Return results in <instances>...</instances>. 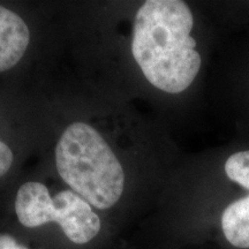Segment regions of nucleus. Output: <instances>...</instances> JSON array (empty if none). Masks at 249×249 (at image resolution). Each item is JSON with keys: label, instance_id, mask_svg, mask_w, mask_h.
<instances>
[{"label": "nucleus", "instance_id": "obj_4", "mask_svg": "<svg viewBox=\"0 0 249 249\" xmlns=\"http://www.w3.org/2000/svg\"><path fill=\"white\" fill-rule=\"evenodd\" d=\"M230 180L249 191V150L230 156L225 163ZM224 235L234 247L249 249V194L232 202L222 214Z\"/></svg>", "mask_w": 249, "mask_h": 249}, {"label": "nucleus", "instance_id": "obj_3", "mask_svg": "<svg viewBox=\"0 0 249 249\" xmlns=\"http://www.w3.org/2000/svg\"><path fill=\"white\" fill-rule=\"evenodd\" d=\"M14 207L18 222L24 227L57 223L68 240L76 245L88 244L101 231L98 214L71 189L52 197L44 183L28 181L18 188Z\"/></svg>", "mask_w": 249, "mask_h": 249}, {"label": "nucleus", "instance_id": "obj_1", "mask_svg": "<svg viewBox=\"0 0 249 249\" xmlns=\"http://www.w3.org/2000/svg\"><path fill=\"white\" fill-rule=\"evenodd\" d=\"M194 18L185 1L148 0L134 18L132 54L148 82L167 93L188 88L201 68L191 33Z\"/></svg>", "mask_w": 249, "mask_h": 249}, {"label": "nucleus", "instance_id": "obj_5", "mask_svg": "<svg viewBox=\"0 0 249 249\" xmlns=\"http://www.w3.org/2000/svg\"><path fill=\"white\" fill-rule=\"evenodd\" d=\"M30 43L26 21L0 5V71L14 67L22 59Z\"/></svg>", "mask_w": 249, "mask_h": 249}, {"label": "nucleus", "instance_id": "obj_6", "mask_svg": "<svg viewBox=\"0 0 249 249\" xmlns=\"http://www.w3.org/2000/svg\"><path fill=\"white\" fill-rule=\"evenodd\" d=\"M14 160V155L12 149L5 142L0 141V177L7 173Z\"/></svg>", "mask_w": 249, "mask_h": 249}, {"label": "nucleus", "instance_id": "obj_2", "mask_svg": "<svg viewBox=\"0 0 249 249\" xmlns=\"http://www.w3.org/2000/svg\"><path fill=\"white\" fill-rule=\"evenodd\" d=\"M60 178L91 207L107 210L119 202L124 171L107 140L91 124L76 121L66 127L54 150Z\"/></svg>", "mask_w": 249, "mask_h": 249}, {"label": "nucleus", "instance_id": "obj_7", "mask_svg": "<svg viewBox=\"0 0 249 249\" xmlns=\"http://www.w3.org/2000/svg\"><path fill=\"white\" fill-rule=\"evenodd\" d=\"M0 249H29L26 246L20 245L9 234H0Z\"/></svg>", "mask_w": 249, "mask_h": 249}]
</instances>
